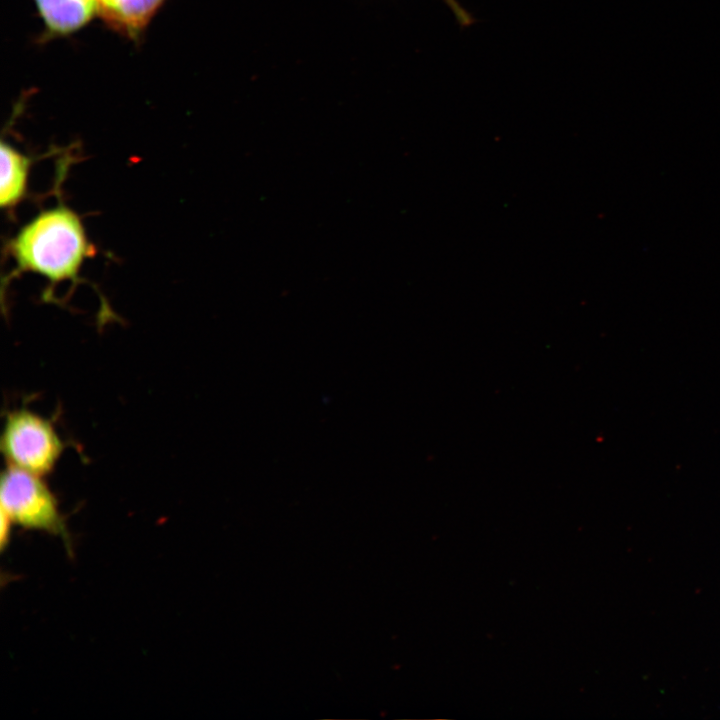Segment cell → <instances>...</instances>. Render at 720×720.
<instances>
[{
    "label": "cell",
    "instance_id": "cell-1",
    "mask_svg": "<svg viewBox=\"0 0 720 720\" xmlns=\"http://www.w3.org/2000/svg\"><path fill=\"white\" fill-rule=\"evenodd\" d=\"M15 272H32L52 285L76 281L86 259L95 255L80 217L59 204L25 224L8 243Z\"/></svg>",
    "mask_w": 720,
    "mask_h": 720
},
{
    "label": "cell",
    "instance_id": "cell-2",
    "mask_svg": "<svg viewBox=\"0 0 720 720\" xmlns=\"http://www.w3.org/2000/svg\"><path fill=\"white\" fill-rule=\"evenodd\" d=\"M0 500L1 511L13 524L59 536L69 549L70 536L57 499L42 476L8 465L1 475Z\"/></svg>",
    "mask_w": 720,
    "mask_h": 720
},
{
    "label": "cell",
    "instance_id": "cell-3",
    "mask_svg": "<svg viewBox=\"0 0 720 720\" xmlns=\"http://www.w3.org/2000/svg\"><path fill=\"white\" fill-rule=\"evenodd\" d=\"M1 450L9 466L44 476L54 469L64 444L49 420L21 408L5 417Z\"/></svg>",
    "mask_w": 720,
    "mask_h": 720
},
{
    "label": "cell",
    "instance_id": "cell-4",
    "mask_svg": "<svg viewBox=\"0 0 720 720\" xmlns=\"http://www.w3.org/2000/svg\"><path fill=\"white\" fill-rule=\"evenodd\" d=\"M165 0H97V12L114 31L137 40Z\"/></svg>",
    "mask_w": 720,
    "mask_h": 720
},
{
    "label": "cell",
    "instance_id": "cell-5",
    "mask_svg": "<svg viewBox=\"0 0 720 720\" xmlns=\"http://www.w3.org/2000/svg\"><path fill=\"white\" fill-rule=\"evenodd\" d=\"M52 36H64L87 24L97 10V0H34Z\"/></svg>",
    "mask_w": 720,
    "mask_h": 720
},
{
    "label": "cell",
    "instance_id": "cell-6",
    "mask_svg": "<svg viewBox=\"0 0 720 720\" xmlns=\"http://www.w3.org/2000/svg\"><path fill=\"white\" fill-rule=\"evenodd\" d=\"M31 165V157L19 152L9 143L1 142L0 203L2 209H13L23 200L27 192Z\"/></svg>",
    "mask_w": 720,
    "mask_h": 720
},
{
    "label": "cell",
    "instance_id": "cell-7",
    "mask_svg": "<svg viewBox=\"0 0 720 720\" xmlns=\"http://www.w3.org/2000/svg\"><path fill=\"white\" fill-rule=\"evenodd\" d=\"M445 2L461 25L467 26L472 23L470 15L459 5L457 0H445Z\"/></svg>",
    "mask_w": 720,
    "mask_h": 720
},
{
    "label": "cell",
    "instance_id": "cell-8",
    "mask_svg": "<svg viewBox=\"0 0 720 720\" xmlns=\"http://www.w3.org/2000/svg\"><path fill=\"white\" fill-rule=\"evenodd\" d=\"M12 524L8 516L1 511L0 546L2 550L9 544Z\"/></svg>",
    "mask_w": 720,
    "mask_h": 720
}]
</instances>
